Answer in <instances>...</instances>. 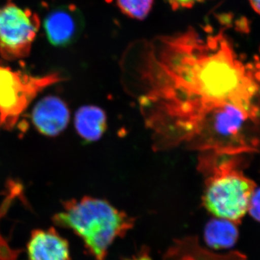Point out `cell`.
I'll use <instances>...</instances> for the list:
<instances>
[{
    "label": "cell",
    "mask_w": 260,
    "mask_h": 260,
    "mask_svg": "<svg viewBox=\"0 0 260 260\" xmlns=\"http://www.w3.org/2000/svg\"><path fill=\"white\" fill-rule=\"evenodd\" d=\"M131 48L133 94L155 150L221 153L240 143L254 88L223 32L190 28Z\"/></svg>",
    "instance_id": "cell-1"
},
{
    "label": "cell",
    "mask_w": 260,
    "mask_h": 260,
    "mask_svg": "<svg viewBox=\"0 0 260 260\" xmlns=\"http://www.w3.org/2000/svg\"><path fill=\"white\" fill-rule=\"evenodd\" d=\"M63 211L52 217L57 226L70 229L81 238L88 254L104 260L116 238L123 237L135 225V219L107 200L84 197L64 202Z\"/></svg>",
    "instance_id": "cell-2"
},
{
    "label": "cell",
    "mask_w": 260,
    "mask_h": 260,
    "mask_svg": "<svg viewBox=\"0 0 260 260\" xmlns=\"http://www.w3.org/2000/svg\"><path fill=\"white\" fill-rule=\"evenodd\" d=\"M231 155L199 153L198 169L204 178L203 205L216 218L240 223L248 212L254 181L245 177Z\"/></svg>",
    "instance_id": "cell-3"
},
{
    "label": "cell",
    "mask_w": 260,
    "mask_h": 260,
    "mask_svg": "<svg viewBox=\"0 0 260 260\" xmlns=\"http://www.w3.org/2000/svg\"><path fill=\"white\" fill-rule=\"evenodd\" d=\"M58 80L54 75L35 78L0 65V124L12 127L37 94Z\"/></svg>",
    "instance_id": "cell-4"
},
{
    "label": "cell",
    "mask_w": 260,
    "mask_h": 260,
    "mask_svg": "<svg viewBox=\"0 0 260 260\" xmlns=\"http://www.w3.org/2000/svg\"><path fill=\"white\" fill-rule=\"evenodd\" d=\"M40 26L36 13L9 3L0 7V54L14 59L28 55Z\"/></svg>",
    "instance_id": "cell-5"
},
{
    "label": "cell",
    "mask_w": 260,
    "mask_h": 260,
    "mask_svg": "<svg viewBox=\"0 0 260 260\" xmlns=\"http://www.w3.org/2000/svg\"><path fill=\"white\" fill-rule=\"evenodd\" d=\"M84 18L75 5L53 8L44 20V29L49 42L55 47H67L79 38L84 28Z\"/></svg>",
    "instance_id": "cell-6"
},
{
    "label": "cell",
    "mask_w": 260,
    "mask_h": 260,
    "mask_svg": "<svg viewBox=\"0 0 260 260\" xmlns=\"http://www.w3.org/2000/svg\"><path fill=\"white\" fill-rule=\"evenodd\" d=\"M27 252L28 260H71L69 242L53 227L32 231Z\"/></svg>",
    "instance_id": "cell-7"
},
{
    "label": "cell",
    "mask_w": 260,
    "mask_h": 260,
    "mask_svg": "<svg viewBox=\"0 0 260 260\" xmlns=\"http://www.w3.org/2000/svg\"><path fill=\"white\" fill-rule=\"evenodd\" d=\"M69 109L59 98L47 96L38 102L32 113V122L42 134L56 136L70 121Z\"/></svg>",
    "instance_id": "cell-8"
},
{
    "label": "cell",
    "mask_w": 260,
    "mask_h": 260,
    "mask_svg": "<svg viewBox=\"0 0 260 260\" xmlns=\"http://www.w3.org/2000/svg\"><path fill=\"white\" fill-rule=\"evenodd\" d=\"M164 260H246V257L238 251L225 255L213 254L201 247L198 238L187 237L176 241L168 249Z\"/></svg>",
    "instance_id": "cell-9"
},
{
    "label": "cell",
    "mask_w": 260,
    "mask_h": 260,
    "mask_svg": "<svg viewBox=\"0 0 260 260\" xmlns=\"http://www.w3.org/2000/svg\"><path fill=\"white\" fill-rule=\"evenodd\" d=\"M75 128L83 139L88 142L102 138L107 127L106 113L95 106H84L75 114Z\"/></svg>",
    "instance_id": "cell-10"
},
{
    "label": "cell",
    "mask_w": 260,
    "mask_h": 260,
    "mask_svg": "<svg viewBox=\"0 0 260 260\" xmlns=\"http://www.w3.org/2000/svg\"><path fill=\"white\" fill-rule=\"evenodd\" d=\"M237 224L225 219L210 220L205 228V241L213 249H229L237 242L239 237Z\"/></svg>",
    "instance_id": "cell-11"
},
{
    "label": "cell",
    "mask_w": 260,
    "mask_h": 260,
    "mask_svg": "<svg viewBox=\"0 0 260 260\" xmlns=\"http://www.w3.org/2000/svg\"><path fill=\"white\" fill-rule=\"evenodd\" d=\"M154 0H116L118 7L129 18L143 20L148 16Z\"/></svg>",
    "instance_id": "cell-12"
},
{
    "label": "cell",
    "mask_w": 260,
    "mask_h": 260,
    "mask_svg": "<svg viewBox=\"0 0 260 260\" xmlns=\"http://www.w3.org/2000/svg\"><path fill=\"white\" fill-rule=\"evenodd\" d=\"M248 211L253 218L260 222V188L254 189L251 195Z\"/></svg>",
    "instance_id": "cell-13"
},
{
    "label": "cell",
    "mask_w": 260,
    "mask_h": 260,
    "mask_svg": "<svg viewBox=\"0 0 260 260\" xmlns=\"http://www.w3.org/2000/svg\"><path fill=\"white\" fill-rule=\"evenodd\" d=\"M173 10L186 9L194 6L198 3H203L206 0H166Z\"/></svg>",
    "instance_id": "cell-14"
},
{
    "label": "cell",
    "mask_w": 260,
    "mask_h": 260,
    "mask_svg": "<svg viewBox=\"0 0 260 260\" xmlns=\"http://www.w3.org/2000/svg\"><path fill=\"white\" fill-rule=\"evenodd\" d=\"M249 3L254 11L260 15V0H249Z\"/></svg>",
    "instance_id": "cell-15"
},
{
    "label": "cell",
    "mask_w": 260,
    "mask_h": 260,
    "mask_svg": "<svg viewBox=\"0 0 260 260\" xmlns=\"http://www.w3.org/2000/svg\"><path fill=\"white\" fill-rule=\"evenodd\" d=\"M126 260H151V259L148 254H143L137 256V257H133V259Z\"/></svg>",
    "instance_id": "cell-16"
}]
</instances>
